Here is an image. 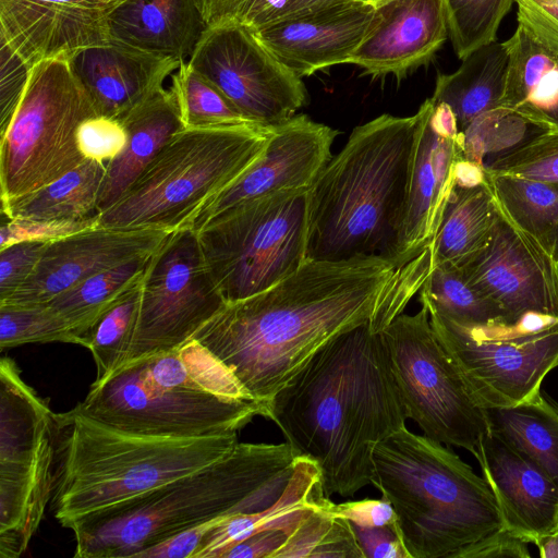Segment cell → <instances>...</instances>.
I'll list each match as a JSON object with an SVG mask.
<instances>
[{"label": "cell", "mask_w": 558, "mask_h": 558, "mask_svg": "<svg viewBox=\"0 0 558 558\" xmlns=\"http://www.w3.org/2000/svg\"><path fill=\"white\" fill-rule=\"evenodd\" d=\"M397 268L380 256L306 259L267 290L226 303L193 338L266 405L322 347L371 319Z\"/></svg>", "instance_id": "cell-1"}, {"label": "cell", "mask_w": 558, "mask_h": 558, "mask_svg": "<svg viewBox=\"0 0 558 558\" xmlns=\"http://www.w3.org/2000/svg\"><path fill=\"white\" fill-rule=\"evenodd\" d=\"M265 417L315 462L328 497L373 485L374 448L408 420L380 332L366 322L330 340L266 402Z\"/></svg>", "instance_id": "cell-2"}, {"label": "cell", "mask_w": 558, "mask_h": 558, "mask_svg": "<svg viewBox=\"0 0 558 558\" xmlns=\"http://www.w3.org/2000/svg\"><path fill=\"white\" fill-rule=\"evenodd\" d=\"M296 457L283 444L238 442L221 459L70 522L78 558H126L191 527L251 513L283 494Z\"/></svg>", "instance_id": "cell-3"}, {"label": "cell", "mask_w": 558, "mask_h": 558, "mask_svg": "<svg viewBox=\"0 0 558 558\" xmlns=\"http://www.w3.org/2000/svg\"><path fill=\"white\" fill-rule=\"evenodd\" d=\"M416 128L384 113L351 132L307 191L306 259L395 262Z\"/></svg>", "instance_id": "cell-4"}, {"label": "cell", "mask_w": 558, "mask_h": 558, "mask_svg": "<svg viewBox=\"0 0 558 558\" xmlns=\"http://www.w3.org/2000/svg\"><path fill=\"white\" fill-rule=\"evenodd\" d=\"M73 409L122 432L179 438L238 434L266 415V405L194 338L95 380Z\"/></svg>", "instance_id": "cell-5"}, {"label": "cell", "mask_w": 558, "mask_h": 558, "mask_svg": "<svg viewBox=\"0 0 558 558\" xmlns=\"http://www.w3.org/2000/svg\"><path fill=\"white\" fill-rule=\"evenodd\" d=\"M51 511L64 527L202 469L233 450L238 434L156 437L122 432L72 409L56 414Z\"/></svg>", "instance_id": "cell-6"}, {"label": "cell", "mask_w": 558, "mask_h": 558, "mask_svg": "<svg viewBox=\"0 0 558 558\" xmlns=\"http://www.w3.org/2000/svg\"><path fill=\"white\" fill-rule=\"evenodd\" d=\"M372 459L373 485L391 504L410 558H456L504 526L486 480L444 444L404 426Z\"/></svg>", "instance_id": "cell-7"}, {"label": "cell", "mask_w": 558, "mask_h": 558, "mask_svg": "<svg viewBox=\"0 0 558 558\" xmlns=\"http://www.w3.org/2000/svg\"><path fill=\"white\" fill-rule=\"evenodd\" d=\"M274 125L240 124L182 129L173 134L97 227L159 229L191 227L197 214L264 154Z\"/></svg>", "instance_id": "cell-8"}, {"label": "cell", "mask_w": 558, "mask_h": 558, "mask_svg": "<svg viewBox=\"0 0 558 558\" xmlns=\"http://www.w3.org/2000/svg\"><path fill=\"white\" fill-rule=\"evenodd\" d=\"M96 114L69 58L43 61L31 69L12 119L0 132L1 211L85 161L76 131Z\"/></svg>", "instance_id": "cell-9"}, {"label": "cell", "mask_w": 558, "mask_h": 558, "mask_svg": "<svg viewBox=\"0 0 558 558\" xmlns=\"http://www.w3.org/2000/svg\"><path fill=\"white\" fill-rule=\"evenodd\" d=\"M307 191L283 190L236 204L195 230L226 303L267 290L306 260Z\"/></svg>", "instance_id": "cell-10"}, {"label": "cell", "mask_w": 558, "mask_h": 558, "mask_svg": "<svg viewBox=\"0 0 558 558\" xmlns=\"http://www.w3.org/2000/svg\"><path fill=\"white\" fill-rule=\"evenodd\" d=\"M56 414L21 377L15 362L0 361V557L27 548L52 497Z\"/></svg>", "instance_id": "cell-11"}, {"label": "cell", "mask_w": 558, "mask_h": 558, "mask_svg": "<svg viewBox=\"0 0 558 558\" xmlns=\"http://www.w3.org/2000/svg\"><path fill=\"white\" fill-rule=\"evenodd\" d=\"M428 311V310H427ZM430 324L475 402L511 407L542 390L558 360V317L529 314L511 324L469 327L435 312Z\"/></svg>", "instance_id": "cell-12"}, {"label": "cell", "mask_w": 558, "mask_h": 558, "mask_svg": "<svg viewBox=\"0 0 558 558\" xmlns=\"http://www.w3.org/2000/svg\"><path fill=\"white\" fill-rule=\"evenodd\" d=\"M380 335L407 417L425 436L475 454L488 429L485 412L439 341L427 308L400 314Z\"/></svg>", "instance_id": "cell-13"}, {"label": "cell", "mask_w": 558, "mask_h": 558, "mask_svg": "<svg viewBox=\"0 0 558 558\" xmlns=\"http://www.w3.org/2000/svg\"><path fill=\"white\" fill-rule=\"evenodd\" d=\"M225 304L206 267L195 230L186 227L172 231L149 257L124 364L181 345Z\"/></svg>", "instance_id": "cell-14"}, {"label": "cell", "mask_w": 558, "mask_h": 558, "mask_svg": "<svg viewBox=\"0 0 558 558\" xmlns=\"http://www.w3.org/2000/svg\"><path fill=\"white\" fill-rule=\"evenodd\" d=\"M186 62L255 124L277 125L308 102L302 77L242 24L207 27Z\"/></svg>", "instance_id": "cell-15"}, {"label": "cell", "mask_w": 558, "mask_h": 558, "mask_svg": "<svg viewBox=\"0 0 558 558\" xmlns=\"http://www.w3.org/2000/svg\"><path fill=\"white\" fill-rule=\"evenodd\" d=\"M409 187L399 228L395 262L407 265L427 250L457 183V168L465 155L450 107L427 98L418 108Z\"/></svg>", "instance_id": "cell-16"}, {"label": "cell", "mask_w": 558, "mask_h": 558, "mask_svg": "<svg viewBox=\"0 0 558 558\" xmlns=\"http://www.w3.org/2000/svg\"><path fill=\"white\" fill-rule=\"evenodd\" d=\"M458 268L501 311L504 324L529 314L558 317V263L499 206L488 244Z\"/></svg>", "instance_id": "cell-17"}, {"label": "cell", "mask_w": 558, "mask_h": 558, "mask_svg": "<svg viewBox=\"0 0 558 558\" xmlns=\"http://www.w3.org/2000/svg\"><path fill=\"white\" fill-rule=\"evenodd\" d=\"M123 0H0V41L31 68L111 40Z\"/></svg>", "instance_id": "cell-18"}, {"label": "cell", "mask_w": 558, "mask_h": 558, "mask_svg": "<svg viewBox=\"0 0 558 558\" xmlns=\"http://www.w3.org/2000/svg\"><path fill=\"white\" fill-rule=\"evenodd\" d=\"M337 135V130L306 114H294L274 125L264 154L197 214L191 228L196 230L226 209L256 197L310 189L331 159Z\"/></svg>", "instance_id": "cell-19"}, {"label": "cell", "mask_w": 558, "mask_h": 558, "mask_svg": "<svg viewBox=\"0 0 558 558\" xmlns=\"http://www.w3.org/2000/svg\"><path fill=\"white\" fill-rule=\"evenodd\" d=\"M170 233L96 227L48 243L29 279L0 305L47 304L94 275L153 254Z\"/></svg>", "instance_id": "cell-20"}, {"label": "cell", "mask_w": 558, "mask_h": 558, "mask_svg": "<svg viewBox=\"0 0 558 558\" xmlns=\"http://www.w3.org/2000/svg\"><path fill=\"white\" fill-rule=\"evenodd\" d=\"M375 20L372 2L349 0L274 20L252 31L283 65L304 77L348 63Z\"/></svg>", "instance_id": "cell-21"}, {"label": "cell", "mask_w": 558, "mask_h": 558, "mask_svg": "<svg viewBox=\"0 0 558 558\" xmlns=\"http://www.w3.org/2000/svg\"><path fill=\"white\" fill-rule=\"evenodd\" d=\"M444 0H390L349 59L363 75L403 78L429 63L448 37Z\"/></svg>", "instance_id": "cell-22"}, {"label": "cell", "mask_w": 558, "mask_h": 558, "mask_svg": "<svg viewBox=\"0 0 558 558\" xmlns=\"http://www.w3.org/2000/svg\"><path fill=\"white\" fill-rule=\"evenodd\" d=\"M474 457L496 498L504 527L533 544L556 529L558 487L537 465L489 428Z\"/></svg>", "instance_id": "cell-23"}, {"label": "cell", "mask_w": 558, "mask_h": 558, "mask_svg": "<svg viewBox=\"0 0 558 558\" xmlns=\"http://www.w3.org/2000/svg\"><path fill=\"white\" fill-rule=\"evenodd\" d=\"M98 114L121 119L163 88L181 62L123 43L85 48L69 58Z\"/></svg>", "instance_id": "cell-24"}, {"label": "cell", "mask_w": 558, "mask_h": 558, "mask_svg": "<svg viewBox=\"0 0 558 558\" xmlns=\"http://www.w3.org/2000/svg\"><path fill=\"white\" fill-rule=\"evenodd\" d=\"M206 28L198 0H123L109 21L111 40L180 62Z\"/></svg>", "instance_id": "cell-25"}, {"label": "cell", "mask_w": 558, "mask_h": 558, "mask_svg": "<svg viewBox=\"0 0 558 558\" xmlns=\"http://www.w3.org/2000/svg\"><path fill=\"white\" fill-rule=\"evenodd\" d=\"M504 44L509 61L499 109L539 130L558 128V56L521 25Z\"/></svg>", "instance_id": "cell-26"}, {"label": "cell", "mask_w": 558, "mask_h": 558, "mask_svg": "<svg viewBox=\"0 0 558 558\" xmlns=\"http://www.w3.org/2000/svg\"><path fill=\"white\" fill-rule=\"evenodd\" d=\"M329 500L318 466L307 458L296 457L281 497L266 509L219 521L206 535L196 558H222L234 544L262 531L286 530L291 534L313 510Z\"/></svg>", "instance_id": "cell-27"}, {"label": "cell", "mask_w": 558, "mask_h": 558, "mask_svg": "<svg viewBox=\"0 0 558 558\" xmlns=\"http://www.w3.org/2000/svg\"><path fill=\"white\" fill-rule=\"evenodd\" d=\"M119 120L125 128L128 142L120 156L107 163L97 214L110 207L167 141L184 129L170 88H161Z\"/></svg>", "instance_id": "cell-28"}, {"label": "cell", "mask_w": 558, "mask_h": 558, "mask_svg": "<svg viewBox=\"0 0 558 558\" xmlns=\"http://www.w3.org/2000/svg\"><path fill=\"white\" fill-rule=\"evenodd\" d=\"M508 61L505 44L495 40L463 58L454 72L437 75L432 99L450 107L461 134L481 118L499 109Z\"/></svg>", "instance_id": "cell-29"}, {"label": "cell", "mask_w": 558, "mask_h": 558, "mask_svg": "<svg viewBox=\"0 0 558 558\" xmlns=\"http://www.w3.org/2000/svg\"><path fill=\"white\" fill-rule=\"evenodd\" d=\"M497 217L498 206L486 174L475 184L456 183L430 244L432 267L463 266L488 244Z\"/></svg>", "instance_id": "cell-30"}, {"label": "cell", "mask_w": 558, "mask_h": 558, "mask_svg": "<svg viewBox=\"0 0 558 558\" xmlns=\"http://www.w3.org/2000/svg\"><path fill=\"white\" fill-rule=\"evenodd\" d=\"M484 412L488 428L537 465L558 487V403L541 390L519 404Z\"/></svg>", "instance_id": "cell-31"}, {"label": "cell", "mask_w": 558, "mask_h": 558, "mask_svg": "<svg viewBox=\"0 0 558 558\" xmlns=\"http://www.w3.org/2000/svg\"><path fill=\"white\" fill-rule=\"evenodd\" d=\"M150 255L94 275L47 303L80 339V345H85V337L99 317L143 279Z\"/></svg>", "instance_id": "cell-32"}, {"label": "cell", "mask_w": 558, "mask_h": 558, "mask_svg": "<svg viewBox=\"0 0 558 558\" xmlns=\"http://www.w3.org/2000/svg\"><path fill=\"white\" fill-rule=\"evenodd\" d=\"M107 163L85 160L9 209V219L77 220L97 214Z\"/></svg>", "instance_id": "cell-33"}, {"label": "cell", "mask_w": 558, "mask_h": 558, "mask_svg": "<svg viewBox=\"0 0 558 558\" xmlns=\"http://www.w3.org/2000/svg\"><path fill=\"white\" fill-rule=\"evenodd\" d=\"M485 174L500 209L551 253L558 228V183L493 173L486 168Z\"/></svg>", "instance_id": "cell-34"}, {"label": "cell", "mask_w": 558, "mask_h": 558, "mask_svg": "<svg viewBox=\"0 0 558 558\" xmlns=\"http://www.w3.org/2000/svg\"><path fill=\"white\" fill-rule=\"evenodd\" d=\"M420 293V302L457 324L469 327L504 324L501 311L450 264L432 267Z\"/></svg>", "instance_id": "cell-35"}, {"label": "cell", "mask_w": 558, "mask_h": 558, "mask_svg": "<svg viewBox=\"0 0 558 558\" xmlns=\"http://www.w3.org/2000/svg\"><path fill=\"white\" fill-rule=\"evenodd\" d=\"M170 90L177 100L184 129L255 124L187 62H181L172 75Z\"/></svg>", "instance_id": "cell-36"}, {"label": "cell", "mask_w": 558, "mask_h": 558, "mask_svg": "<svg viewBox=\"0 0 558 558\" xmlns=\"http://www.w3.org/2000/svg\"><path fill=\"white\" fill-rule=\"evenodd\" d=\"M331 501L313 510L290 534L276 558H364L350 522L333 515Z\"/></svg>", "instance_id": "cell-37"}, {"label": "cell", "mask_w": 558, "mask_h": 558, "mask_svg": "<svg viewBox=\"0 0 558 558\" xmlns=\"http://www.w3.org/2000/svg\"><path fill=\"white\" fill-rule=\"evenodd\" d=\"M142 280L102 314L85 337L84 347L96 364V380L109 376L128 359L138 317Z\"/></svg>", "instance_id": "cell-38"}, {"label": "cell", "mask_w": 558, "mask_h": 558, "mask_svg": "<svg viewBox=\"0 0 558 558\" xmlns=\"http://www.w3.org/2000/svg\"><path fill=\"white\" fill-rule=\"evenodd\" d=\"M514 0H444L448 35L459 59L496 40Z\"/></svg>", "instance_id": "cell-39"}, {"label": "cell", "mask_w": 558, "mask_h": 558, "mask_svg": "<svg viewBox=\"0 0 558 558\" xmlns=\"http://www.w3.org/2000/svg\"><path fill=\"white\" fill-rule=\"evenodd\" d=\"M80 344L64 319L48 304L0 305V348L27 343Z\"/></svg>", "instance_id": "cell-40"}, {"label": "cell", "mask_w": 558, "mask_h": 558, "mask_svg": "<svg viewBox=\"0 0 558 558\" xmlns=\"http://www.w3.org/2000/svg\"><path fill=\"white\" fill-rule=\"evenodd\" d=\"M485 168L493 173L558 183V128L541 130Z\"/></svg>", "instance_id": "cell-41"}, {"label": "cell", "mask_w": 558, "mask_h": 558, "mask_svg": "<svg viewBox=\"0 0 558 558\" xmlns=\"http://www.w3.org/2000/svg\"><path fill=\"white\" fill-rule=\"evenodd\" d=\"M126 142L122 122L104 114L85 119L76 131L77 148L85 160L109 163L120 156Z\"/></svg>", "instance_id": "cell-42"}, {"label": "cell", "mask_w": 558, "mask_h": 558, "mask_svg": "<svg viewBox=\"0 0 558 558\" xmlns=\"http://www.w3.org/2000/svg\"><path fill=\"white\" fill-rule=\"evenodd\" d=\"M7 219L0 229V250L20 242L51 243L97 227V214L77 220Z\"/></svg>", "instance_id": "cell-43"}, {"label": "cell", "mask_w": 558, "mask_h": 558, "mask_svg": "<svg viewBox=\"0 0 558 558\" xmlns=\"http://www.w3.org/2000/svg\"><path fill=\"white\" fill-rule=\"evenodd\" d=\"M47 245L45 242H20L0 250V301L29 279Z\"/></svg>", "instance_id": "cell-44"}, {"label": "cell", "mask_w": 558, "mask_h": 558, "mask_svg": "<svg viewBox=\"0 0 558 558\" xmlns=\"http://www.w3.org/2000/svg\"><path fill=\"white\" fill-rule=\"evenodd\" d=\"M0 132L9 124L26 87L31 66L0 41Z\"/></svg>", "instance_id": "cell-45"}, {"label": "cell", "mask_w": 558, "mask_h": 558, "mask_svg": "<svg viewBox=\"0 0 558 558\" xmlns=\"http://www.w3.org/2000/svg\"><path fill=\"white\" fill-rule=\"evenodd\" d=\"M279 0H198L207 27L238 23L254 28Z\"/></svg>", "instance_id": "cell-46"}, {"label": "cell", "mask_w": 558, "mask_h": 558, "mask_svg": "<svg viewBox=\"0 0 558 558\" xmlns=\"http://www.w3.org/2000/svg\"><path fill=\"white\" fill-rule=\"evenodd\" d=\"M351 526L364 558H410L398 523L372 527Z\"/></svg>", "instance_id": "cell-47"}, {"label": "cell", "mask_w": 558, "mask_h": 558, "mask_svg": "<svg viewBox=\"0 0 558 558\" xmlns=\"http://www.w3.org/2000/svg\"><path fill=\"white\" fill-rule=\"evenodd\" d=\"M529 558L527 543L506 527L496 530L460 550L456 558Z\"/></svg>", "instance_id": "cell-48"}, {"label": "cell", "mask_w": 558, "mask_h": 558, "mask_svg": "<svg viewBox=\"0 0 558 558\" xmlns=\"http://www.w3.org/2000/svg\"><path fill=\"white\" fill-rule=\"evenodd\" d=\"M333 515L347 519L351 524L372 527L397 523V518L391 504L381 499H363L333 504L329 507Z\"/></svg>", "instance_id": "cell-49"}, {"label": "cell", "mask_w": 558, "mask_h": 558, "mask_svg": "<svg viewBox=\"0 0 558 558\" xmlns=\"http://www.w3.org/2000/svg\"><path fill=\"white\" fill-rule=\"evenodd\" d=\"M221 519L175 534L140 553L136 558H196L206 535Z\"/></svg>", "instance_id": "cell-50"}, {"label": "cell", "mask_w": 558, "mask_h": 558, "mask_svg": "<svg viewBox=\"0 0 558 558\" xmlns=\"http://www.w3.org/2000/svg\"><path fill=\"white\" fill-rule=\"evenodd\" d=\"M289 536L286 530L262 531L234 544L222 558H276Z\"/></svg>", "instance_id": "cell-51"}, {"label": "cell", "mask_w": 558, "mask_h": 558, "mask_svg": "<svg viewBox=\"0 0 558 558\" xmlns=\"http://www.w3.org/2000/svg\"><path fill=\"white\" fill-rule=\"evenodd\" d=\"M343 1L349 0H279L277 4L260 19L257 25L251 29H255L274 20L295 15Z\"/></svg>", "instance_id": "cell-52"}, {"label": "cell", "mask_w": 558, "mask_h": 558, "mask_svg": "<svg viewBox=\"0 0 558 558\" xmlns=\"http://www.w3.org/2000/svg\"><path fill=\"white\" fill-rule=\"evenodd\" d=\"M534 545L537 546L542 558H558V530L543 534Z\"/></svg>", "instance_id": "cell-53"}, {"label": "cell", "mask_w": 558, "mask_h": 558, "mask_svg": "<svg viewBox=\"0 0 558 558\" xmlns=\"http://www.w3.org/2000/svg\"><path fill=\"white\" fill-rule=\"evenodd\" d=\"M539 3L551 16L558 20V0H535Z\"/></svg>", "instance_id": "cell-54"}, {"label": "cell", "mask_w": 558, "mask_h": 558, "mask_svg": "<svg viewBox=\"0 0 558 558\" xmlns=\"http://www.w3.org/2000/svg\"><path fill=\"white\" fill-rule=\"evenodd\" d=\"M551 254H553V257L555 258V260L558 263V228L554 235Z\"/></svg>", "instance_id": "cell-55"}, {"label": "cell", "mask_w": 558, "mask_h": 558, "mask_svg": "<svg viewBox=\"0 0 558 558\" xmlns=\"http://www.w3.org/2000/svg\"><path fill=\"white\" fill-rule=\"evenodd\" d=\"M387 1H390V0H369V2H372L375 7H377L384 2H387Z\"/></svg>", "instance_id": "cell-56"}, {"label": "cell", "mask_w": 558, "mask_h": 558, "mask_svg": "<svg viewBox=\"0 0 558 558\" xmlns=\"http://www.w3.org/2000/svg\"><path fill=\"white\" fill-rule=\"evenodd\" d=\"M556 529L558 530V522H557V526H556Z\"/></svg>", "instance_id": "cell-57"}, {"label": "cell", "mask_w": 558, "mask_h": 558, "mask_svg": "<svg viewBox=\"0 0 558 558\" xmlns=\"http://www.w3.org/2000/svg\"><path fill=\"white\" fill-rule=\"evenodd\" d=\"M556 365L558 366V360H557V363H556Z\"/></svg>", "instance_id": "cell-58"}, {"label": "cell", "mask_w": 558, "mask_h": 558, "mask_svg": "<svg viewBox=\"0 0 558 558\" xmlns=\"http://www.w3.org/2000/svg\"><path fill=\"white\" fill-rule=\"evenodd\" d=\"M364 1H369V0H364Z\"/></svg>", "instance_id": "cell-59"}]
</instances>
